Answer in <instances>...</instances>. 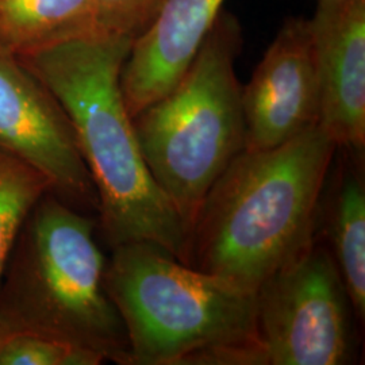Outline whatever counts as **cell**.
Returning <instances> with one entry per match:
<instances>
[{"label": "cell", "instance_id": "cell-7", "mask_svg": "<svg viewBox=\"0 0 365 365\" xmlns=\"http://www.w3.org/2000/svg\"><path fill=\"white\" fill-rule=\"evenodd\" d=\"M0 148L41 170L73 207L98 211L99 199L66 113L19 60L0 53Z\"/></svg>", "mask_w": 365, "mask_h": 365}, {"label": "cell", "instance_id": "cell-9", "mask_svg": "<svg viewBox=\"0 0 365 365\" xmlns=\"http://www.w3.org/2000/svg\"><path fill=\"white\" fill-rule=\"evenodd\" d=\"M310 25L319 125L337 150L364 161L365 0H319Z\"/></svg>", "mask_w": 365, "mask_h": 365}, {"label": "cell", "instance_id": "cell-1", "mask_svg": "<svg viewBox=\"0 0 365 365\" xmlns=\"http://www.w3.org/2000/svg\"><path fill=\"white\" fill-rule=\"evenodd\" d=\"M133 41L98 34L19 61L66 113L98 194L101 229L110 247L146 241L184 262V225L145 163L120 88Z\"/></svg>", "mask_w": 365, "mask_h": 365}, {"label": "cell", "instance_id": "cell-2", "mask_svg": "<svg viewBox=\"0 0 365 365\" xmlns=\"http://www.w3.org/2000/svg\"><path fill=\"white\" fill-rule=\"evenodd\" d=\"M336 153L321 125L274 149L240 152L199 207L184 264L256 294L317 235Z\"/></svg>", "mask_w": 365, "mask_h": 365}, {"label": "cell", "instance_id": "cell-15", "mask_svg": "<svg viewBox=\"0 0 365 365\" xmlns=\"http://www.w3.org/2000/svg\"><path fill=\"white\" fill-rule=\"evenodd\" d=\"M107 34L134 39L149 26L165 0H92Z\"/></svg>", "mask_w": 365, "mask_h": 365}, {"label": "cell", "instance_id": "cell-5", "mask_svg": "<svg viewBox=\"0 0 365 365\" xmlns=\"http://www.w3.org/2000/svg\"><path fill=\"white\" fill-rule=\"evenodd\" d=\"M105 287L126 329L131 365H190L214 346L260 341L256 294L156 244L113 248Z\"/></svg>", "mask_w": 365, "mask_h": 365}, {"label": "cell", "instance_id": "cell-13", "mask_svg": "<svg viewBox=\"0 0 365 365\" xmlns=\"http://www.w3.org/2000/svg\"><path fill=\"white\" fill-rule=\"evenodd\" d=\"M51 180L24 158L0 148V280L14 242Z\"/></svg>", "mask_w": 365, "mask_h": 365}, {"label": "cell", "instance_id": "cell-3", "mask_svg": "<svg viewBox=\"0 0 365 365\" xmlns=\"http://www.w3.org/2000/svg\"><path fill=\"white\" fill-rule=\"evenodd\" d=\"M96 222L49 191L14 242L0 280V321L131 365L126 329L105 287Z\"/></svg>", "mask_w": 365, "mask_h": 365}, {"label": "cell", "instance_id": "cell-6", "mask_svg": "<svg viewBox=\"0 0 365 365\" xmlns=\"http://www.w3.org/2000/svg\"><path fill=\"white\" fill-rule=\"evenodd\" d=\"M354 319L352 302L318 229L256 291V327L268 365L352 364Z\"/></svg>", "mask_w": 365, "mask_h": 365}, {"label": "cell", "instance_id": "cell-10", "mask_svg": "<svg viewBox=\"0 0 365 365\" xmlns=\"http://www.w3.org/2000/svg\"><path fill=\"white\" fill-rule=\"evenodd\" d=\"M223 0H165L135 37L122 68L120 88L135 118L179 83L215 25Z\"/></svg>", "mask_w": 365, "mask_h": 365}, {"label": "cell", "instance_id": "cell-4", "mask_svg": "<svg viewBox=\"0 0 365 365\" xmlns=\"http://www.w3.org/2000/svg\"><path fill=\"white\" fill-rule=\"evenodd\" d=\"M240 48L238 24L218 16L179 83L133 118L145 163L187 237L210 188L245 149L242 88L235 75Z\"/></svg>", "mask_w": 365, "mask_h": 365}, {"label": "cell", "instance_id": "cell-16", "mask_svg": "<svg viewBox=\"0 0 365 365\" xmlns=\"http://www.w3.org/2000/svg\"><path fill=\"white\" fill-rule=\"evenodd\" d=\"M7 329H6V327L3 325V322L0 321V346H1V342H3V339H4V337H6V334H7Z\"/></svg>", "mask_w": 365, "mask_h": 365}, {"label": "cell", "instance_id": "cell-12", "mask_svg": "<svg viewBox=\"0 0 365 365\" xmlns=\"http://www.w3.org/2000/svg\"><path fill=\"white\" fill-rule=\"evenodd\" d=\"M98 34L92 0H0V53L16 60Z\"/></svg>", "mask_w": 365, "mask_h": 365}, {"label": "cell", "instance_id": "cell-8", "mask_svg": "<svg viewBox=\"0 0 365 365\" xmlns=\"http://www.w3.org/2000/svg\"><path fill=\"white\" fill-rule=\"evenodd\" d=\"M245 149L268 150L319 125L321 93L310 19L277 33L242 88Z\"/></svg>", "mask_w": 365, "mask_h": 365}, {"label": "cell", "instance_id": "cell-14", "mask_svg": "<svg viewBox=\"0 0 365 365\" xmlns=\"http://www.w3.org/2000/svg\"><path fill=\"white\" fill-rule=\"evenodd\" d=\"M102 356L66 339L30 330H9L0 346V365H99Z\"/></svg>", "mask_w": 365, "mask_h": 365}, {"label": "cell", "instance_id": "cell-11", "mask_svg": "<svg viewBox=\"0 0 365 365\" xmlns=\"http://www.w3.org/2000/svg\"><path fill=\"white\" fill-rule=\"evenodd\" d=\"M339 168L333 170L329 196L325 190L319 212L325 215L327 248L352 302L357 322L365 319L364 161L339 150Z\"/></svg>", "mask_w": 365, "mask_h": 365}]
</instances>
